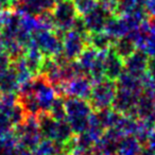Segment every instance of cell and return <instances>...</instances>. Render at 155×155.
Instances as JSON below:
<instances>
[{
  "instance_id": "1",
  "label": "cell",
  "mask_w": 155,
  "mask_h": 155,
  "mask_svg": "<svg viewBox=\"0 0 155 155\" xmlns=\"http://www.w3.org/2000/svg\"><path fill=\"white\" fill-rule=\"evenodd\" d=\"M8 127H9V120L5 117V115H3L2 112H0V139L3 134L7 132Z\"/></svg>"
},
{
  "instance_id": "2",
  "label": "cell",
  "mask_w": 155,
  "mask_h": 155,
  "mask_svg": "<svg viewBox=\"0 0 155 155\" xmlns=\"http://www.w3.org/2000/svg\"><path fill=\"white\" fill-rule=\"evenodd\" d=\"M8 64H9V58H8L7 54L0 51V73L7 70Z\"/></svg>"
}]
</instances>
